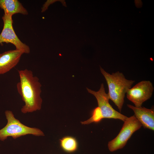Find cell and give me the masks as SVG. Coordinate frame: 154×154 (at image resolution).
Masks as SVG:
<instances>
[{
	"mask_svg": "<svg viewBox=\"0 0 154 154\" xmlns=\"http://www.w3.org/2000/svg\"><path fill=\"white\" fill-rule=\"evenodd\" d=\"M5 114L7 122L5 127L0 129V140L4 141L8 137L15 139L28 134L36 136L44 135L43 132L38 128L31 127L23 124L15 117L11 111L6 110Z\"/></svg>",
	"mask_w": 154,
	"mask_h": 154,
	"instance_id": "3",
	"label": "cell"
},
{
	"mask_svg": "<svg viewBox=\"0 0 154 154\" xmlns=\"http://www.w3.org/2000/svg\"><path fill=\"white\" fill-rule=\"evenodd\" d=\"M88 92L93 95L97 101L98 107L102 112L103 118L114 119L121 120L124 122L127 117L116 110L110 104L108 94L105 92L103 83L101 84L99 90L95 91L88 88Z\"/></svg>",
	"mask_w": 154,
	"mask_h": 154,
	"instance_id": "5",
	"label": "cell"
},
{
	"mask_svg": "<svg viewBox=\"0 0 154 154\" xmlns=\"http://www.w3.org/2000/svg\"><path fill=\"white\" fill-rule=\"evenodd\" d=\"M142 125L134 115L127 117L117 135L108 142L109 150L113 152L123 148L133 134L139 129Z\"/></svg>",
	"mask_w": 154,
	"mask_h": 154,
	"instance_id": "4",
	"label": "cell"
},
{
	"mask_svg": "<svg viewBox=\"0 0 154 154\" xmlns=\"http://www.w3.org/2000/svg\"><path fill=\"white\" fill-rule=\"evenodd\" d=\"M60 144L62 149L68 153L75 151L78 147V143L76 139L71 136H65L60 139Z\"/></svg>",
	"mask_w": 154,
	"mask_h": 154,
	"instance_id": "11",
	"label": "cell"
},
{
	"mask_svg": "<svg viewBox=\"0 0 154 154\" xmlns=\"http://www.w3.org/2000/svg\"><path fill=\"white\" fill-rule=\"evenodd\" d=\"M127 107L132 109L134 113L135 117L140 122L144 128L154 131V110L142 107H136L130 104Z\"/></svg>",
	"mask_w": 154,
	"mask_h": 154,
	"instance_id": "9",
	"label": "cell"
},
{
	"mask_svg": "<svg viewBox=\"0 0 154 154\" xmlns=\"http://www.w3.org/2000/svg\"><path fill=\"white\" fill-rule=\"evenodd\" d=\"M0 7L5 15L12 17L15 14L27 15V10L18 0H0Z\"/></svg>",
	"mask_w": 154,
	"mask_h": 154,
	"instance_id": "10",
	"label": "cell"
},
{
	"mask_svg": "<svg viewBox=\"0 0 154 154\" xmlns=\"http://www.w3.org/2000/svg\"><path fill=\"white\" fill-rule=\"evenodd\" d=\"M154 89L151 81H142L128 90L126 93L127 98L135 107H141L144 102L151 98Z\"/></svg>",
	"mask_w": 154,
	"mask_h": 154,
	"instance_id": "7",
	"label": "cell"
},
{
	"mask_svg": "<svg viewBox=\"0 0 154 154\" xmlns=\"http://www.w3.org/2000/svg\"><path fill=\"white\" fill-rule=\"evenodd\" d=\"M23 54V52L16 49L0 54V74L8 72L16 66Z\"/></svg>",
	"mask_w": 154,
	"mask_h": 154,
	"instance_id": "8",
	"label": "cell"
},
{
	"mask_svg": "<svg viewBox=\"0 0 154 154\" xmlns=\"http://www.w3.org/2000/svg\"><path fill=\"white\" fill-rule=\"evenodd\" d=\"M20 81L17 84V91L25 105L21 109L23 114L40 110L42 100L40 96L41 85L32 71L25 69L18 70Z\"/></svg>",
	"mask_w": 154,
	"mask_h": 154,
	"instance_id": "1",
	"label": "cell"
},
{
	"mask_svg": "<svg viewBox=\"0 0 154 154\" xmlns=\"http://www.w3.org/2000/svg\"><path fill=\"white\" fill-rule=\"evenodd\" d=\"M2 19L3 27L0 34V44L11 43L15 46L16 49L23 52L24 53H29L30 50L29 46L21 41L15 32L12 17L4 14Z\"/></svg>",
	"mask_w": 154,
	"mask_h": 154,
	"instance_id": "6",
	"label": "cell"
},
{
	"mask_svg": "<svg viewBox=\"0 0 154 154\" xmlns=\"http://www.w3.org/2000/svg\"><path fill=\"white\" fill-rule=\"evenodd\" d=\"M103 119L101 112L100 108L97 107L92 111L91 117L86 121L81 122L82 124H88L94 122L98 123Z\"/></svg>",
	"mask_w": 154,
	"mask_h": 154,
	"instance_id": "12",
	"label": "cell"
},
{
	"mask_svg": "<svg viewBox=\"0 0 154 154\" xmlns=\"http://www.w3.org/2000/svg\"><path fill=\"white\" fill-rule=\"evenodd\" d=\"M57 1H60L62 4L64 6L66 7V5L65 0H47L43 5L42 8V12H43L46 10L48 8V6L51 4Z\"/></svg>",
	"mask_w": 154,
	"mask_h": 154,
	"instance_id": "13",
	"label": "cell"
},
{
	"mask_svg": "<svg viewBox=\"0 0 154 154\" xmlns=\"http://www.w3.org/2000/svg\"><path fill=\"white\" fill-rule=\"evenodd\" d=\"M100 69L108 85L107 94L109 98L114 102L120 112L124 103L125 94L135 81L127 79L124 74L119 71L111 74L100 66Z\"/></svg>",
	"mask_w": 154,
	"mask_h": 154,
	"instance_id": "2",
	"label": "cell"
}]
</instances>
